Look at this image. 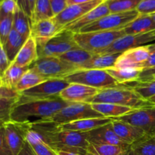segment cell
<instances>
[{"instance_id":"1","label":"cell","mask_w":155,"mask_h":155,"mask_svg":"<svg viewBox=\"0 0 155 155\" xmlns=\"http://www.w3.org/2000/svg\"><path fill=\"white\" fill-rule=\"evenodd\" d=\"M69 104L60 97L36 101H22L18 98L12 108L10 120L29 124L46 122Z\"/></svg>"},{"instance_id":"2","label":"cell","mask_w":155,"mask_h":155,"mask_svg":"<svg viewBox=\"0 0 155 155\" xmlns=\"http://www.w3.org/2000/svg\"><path fill=\"white\" fill-rule=\"evenodd\" d=\"M89 103H110L132 109L155 106L148 100L142 98L133 88L127 84L101 89Z\"/></svg>"},{"instance_id":"3","label":"cell","mask_w":155,"mask_h":155,"mask_svg":"<svg viewBox=\"0 0 155 155\" xmlns=\"http://www.w3.org/2000/svg\"><path fill=\"white\" fill-rule=\"evenodd\" d=\"M125 35L124 30L96 31L74 33V39L80 48L94 54H98Z\"/></svg>"},{"instance_id":"4","label":"cell","mask_w":155,"mask_h":155,"mask_svg":"<svg viewBox=\"0 0 155 155\" xmlns=\"http://www.w3.org/2000/svg\"><path fill=\"white\" fill-rule=\"evenodd\" d=\"M64 79L69 83L85 85L99 90L120 86L106 70H79Z\"/></svg>"},{"instance_id":"5","label":"cell","mask_w":155,"mask_h":155,"mask_svg":"<svg viewBox=\"0 0 155 155\" xmlns=\"http://www.w3.org/2000/svg\"><path fill=\"white\" fill-rule=\"evenodd\" d=\"M30 68L46 80L64 79L69 74L80 70L58 57L39 58Z\"/></svg>"},{"instance_id":"6","label":"cell","mask_w":155,"mask_h":155,"mask_svg":"<svg viewBox=\"0 0 155 155\" xmlns=\"http://www.w3.org/2000/svg\"><path fill=\"white\" fill-rule=\"evenodd\" d=\"M139 15L136 10L122 13H110L92 24L86 26L79 33L96 31H114L124 30Z\"/></svg>"},{"instance_id":"7","label":"cell","mask_w":155,"mask_h":155,"mask_svg":"<svg viewBox=\"0 0 155 155\" xmlns=\"http://www.w3.org/2000/svg\"><path fill=\"white\" fill-rule=\"evenodd\" d=\"M70 83L64 79H50L43 83L20 92L18 99L22 101H36L59 98L60 94Z\"/></svg>"},{"instance_id":"8","label":"cell","mask_w":155,"mask_h":155,"mask_svg":"<svg viewBox=\"0 0 155 155\" xmlns=\"http://www.w3.org/2000/svg\"><path fill=\"white\" fill-rule=\"evenodd\" d=\"M37 48L39 58H59L62 54L80 47L74 39V33L68 30H62L46 43Z\"/></svg>"},{"instance_id":"9","label":"cell","mask_w":155,"mask_h":155,"mask_svg":"<svg viewBox=\"0 0 155 155\" xmlns=\"http://www.w3.org/2000/svg\"><path fill=\"white\" fill-rule=\"evenodd\" d=\"M98 117H104L95 111L89 103L75 102L70 103L66 107H63L49 121L61 125L80 120Z\"/></svg>"},{"instance_id":"10","label":"cell","mask_w":155,"mask_h":155,"mask_svg":"<svg viewBox=\"0 0 155 155\" xmlns=\"http://www.w3.org/2000/svg\"><path fill=\"white\" fill-rule=\"evenodd\" d=\"M114 119L139 127L148 135H154L155 133V106L134 109L124 116Z\"/></svg>"},{"instance_id":"11","label":"cell","mask_w":155,"mask_h":155,"mask_svg":"<svg viewBox=\"0 0 155 155\" xmlns=\"http://www.w3.org/2000/svg\"><path fill=\"white\" fill-rule=\"evenodd\" d=\"M153 41H155V30L139 34L125 35L117 39L110 46L98 54L122 53L130 48L142 46Z\"/></svg>"},{"instance_id":"12","label":"cell","mask_w":155,"mask_h":155,"mask_svg":"<svg viewBox=\"0 0 155 155\" xmlns=\"http://www.w3.org/2000/svg\"><path fill=\"white\" fill-rule=\"evenodd\" d=\"M104 0H95V1L89 2L82 4H75L68 5L66 8L62 11L60 14L54 16L53 20L55 22L56 25L61 31L64 27H66L68 24L77 21L79 18L83 17L91 10L95 8Z\"/></svg>"},{"instance_id":"13","label":"cell","mask_w":155,"mask_h":155,"mask_svg":"<svg viewBox=\"0 0 155 155\" xmlns=\"http://www.w3.org/2000/svg\"><path fill=\"white\" fill-rule=\"evenodd\" d=\"M6 142L13 155H18L26 141L29 124L8 120L4 124Z\"/></svg>"},{"instance_id":"14","label":"cell","mask_w":155,"mask_h":155,"mask_svg":"<svg viewBox=\"0 0 155 155\" xmlns=\"http://www.w3.org/2000/svg\"><path fill=\"white\" fill-rule=\"evenodd\" d=\"M150 54L149 45L130 48L120 54L115 63L114 68H139L148 58Z\"/></svg>"},{"instance_id":"15","label":"cell","mask_w":155,"mask_h":155,"mask_svg":"<svg viewBox=\"0 0 155 155\" xmlns=\"http://www.w3.org/2000/svg\"><path fill=\"white\" fill-rule=\"evenodd\" d=\"M110 123L87 132L86 136L88 142L89 143L98 145H113L127 148H130L131 145L127 143L118 137L113 130Z\"/></svg>"},{"instance_id":"16","label":"cell","mask_w":155,"mask_h":155,"mask_svg":"<svg viewBox=\"0 0 155 155\" xmlns=\"http://www.w3.org/2000/svg\"><path fill=\"white\" fill-rule=\"evenodd\" d=\"M99 89L78 83H70L60 94V98L70 103L89 101L98 94Z\"/></svg>"},{"instance_id":"17","label":"cell","mask_w":155,"mask_h":155,"mask_svg":"<svg viewBox=\"0 0 155 155\" xmlns=\"http://www.w3.org/2000/svg\"><path fill=\"white\" fill-rule=\"evenodd\" d=\"M61 32L53 18L42 20L32 24L30 36L36 40L37 47L42 46Z\"/></svg>"},{"instance_id":"18","label":"cell","mask_w":155,"mask_h":155,"mask_svg":"<svg viewBox=\"0 0 155 155\" xmlns=\"http://www.w3.org/2000/svg\"><path fill=\"white\" fill-rule=\"evenodd\" d=\"M110 124L118 137L130 145L148 136V134L139 127H135L119 120L112 119Z\"/></svg>"},{"instance_id":"19","label":"cell","mask_w":155,"mask_h":155,"mask_svg":"<svg viewBox=\"0 0 155 155\" xmlns=\"http://www.w3.org/2000/svg\"><path fill=\"white\" fill-rule=\"evenodd\" d=\"M110 13V12L109 11L108 7H107L105 2L104 1L99 5L95 7V8L91 10L88 13H86V15L79 18L78 20L68 24L66 27H64L63 30H68L74 33H77L84 27L92 24L102 17L109 15Z\"/></svg>"},{"instance_id":"20","label":"cell","mask_w":155,"mask_h":155,"mask_svg":"<svg viewBox=\"0 0 155 155\" xmlns=\"http://www.w3.org/2000/svg\"><path fill=\"white\" fill-rule=\"evenodd\" d=\"M111 118L98 117V118H87V119L80 120L68 124L58 125V129L61 130H70V131L87 133L100 127L110 124Z\"/></svg>"},{"instance_id":"21","label":"cell","mask_w":155,"mask_h":155,"mask_svg":"<svg viewBox=\"0 0 155 155\" xmlns=\"http://www.w3.org/2000/svg\"><path fill=\"white\" fill-rule=\"evenodd\" d=\"M38 58L37 44L36 40L30 36L12 64L23 68H30Z\"/></svg>"},{"instance_id":"22","label":"cell","mask_w":155,"mask_h":155,"mask_svg":"<svg viewBox=\"0 0 155 155\" xmlns=\"http://www.w3.org/2000/svg\"><path fill=\"white\" fill-rule=\"evenodd\" d=\"M120 54H94L93 57L82 67L81 70H107L113 68Z\"/></svg>"},{"instance_id":"23","label":"cell","mask_w":155,"mask_h":155,"mask_svg":"<svg viewBox=\"0 0 155 155\" xmlns=\"http://www.w3.org/2000/svg\"><path fill=\"white\" fill-rule=\"evenodd\" d=\"M155 30V24L151 15H141L124 29L126 35L147 33Z\"/></svg>"},{"instance_id":"24","label":"cell","mask_w":155,"mask_h":155,"mask_svg":"<svg viewBox=\"0 0 155 155\" xmlns=\"http://www.w3.org/2000/svg\"><path fill=\"white\" fill-rule=\"evenodd\" d=\"M27 39L28 38L22 36L16 30L12 29L5 42L3 44V48H4L5 51L11 64L14 61Z\"/></svg>"},{"instance_id":"25","label":"cell","mask_w":155,"mask_h":155,"mask_svg":"<svg viewBox=\"0 0 155 155\" xmlns=\"http://www.w3.org/2000/svg\"><path fill=\"white\" fill-rule=\"evenodd\" d=\"M92 108L107 118H117L130 113L134 109L110 103H89Z\"/></svg>"},{"instance_id":"26","label":"cell","mask_w":155,"mask_h":155,"mask_svg":"<svg viewBox=\"0 0 155 155\" xmlns=\"http://www.w3.org/2000/svg\"><path fill=\"white\" fill-rule=\"evenodd\" d=\"M107 72L120 85L130 84L138 81L142 70L139 68H109Z\"/></svg>"},{"instance_id":"27","label":"cell","mask_w":155,"mask_h":155,"mask_svg":"<svg viewBox=\"0 0 155 155\" xmlns=\"http://www.w3.org/2000/svg\"><path fill=\"white\" fill-rule=\"evenodd\" d=\"M30 68H23L11 64L10 66L2 74L0 77V86L15 89L22 76Z\"/></svg>"},{"instance_id":"28","label":"cell","mask_w":155,"mask_h":155,"mask_svg":"<svg viewBox=\"0 0 155 155\" xmlns=\"http://www.w3.org/2000/svg\"><path fill=\"white\" fill-rule=\"evenodd\" d=\"M94 55V53L86 51L81 48L73 49L60 56V58L64 61L74 65L81 70L82 67L87 63Z\"/></svg>"},{"instance_id":"29","label":"cell","mask_w":155,"mask_h":155,"mask_svg":"<svg viewBox=\"0 0 155 155\" xmlns=\"http://www.w3.org/2000/svg\"><path fill=\"white\" fill-rule=\"evenodd\" d=\"M45 80H47L46 79L42 77L38 73L30 68L27 70V72L22 76L20 81L16 85L15 90L20 93L43 83Z\"/></svg>"},{"instance_id":"30","label":"cell","mask_w":155,"mask_h":155,"mask_svg":"<svg viewBox=\"0 0 155 155\" xmlns=\"http://www.w3.org/2000/svg\"><path fill=\"white\" fill-rule=\"evenodd\" d=\"M26 141L30 143L37 155H58L57 151L41 140L36 131L30 128L27 130Z\"/></svg>"},{"instance_id":"31","label":"cell","mask_w":155,"mask_h":155,"mask_svg":"<svg viewBox=\"0 0 155 155\" xmlns=\"http://www.w3.org/2000/svg\"><path fill=\"white\" fill-rule=\"evenodd\" d=\"M32 22L28 15L18 8L13 16V29L25 37L29 38L31 33Z\"/></svg>"},{"instance_id":"32","label":"cell","mask_w":155,"mask_h":155,"mask_svg":"<svg viewBox=\"0 0 155 155\" xmlns=\"http://www.w3.org/2000/svg\"><path fill=\"white\" fill-rule=\"evenodd\" d=\"M142 0H104L110 13H122L137 9Z\"/></svg>"},{"instance_id":"33","label":"cell","mask_w":155,"mask_h":155,"mask_svg":"<svg viewBox=\"0 0 155 155\" xmlns=\"http://www.w3.org/2000/svg\"><path fill=\"white\" fill-rule=\"evenodd\" d=\"M54 17L49 0H36L32 17V24L42 20L51 19Z\"/></svg>"},{"instance_id":"34","label":"cell","mask_w":155,"mask_h":155,"mask_svg":"<svg viewBox=\"0 0 155 155\" xmlns=\"http://www.w3.org/2000/svg\"><path fill=\"white\" fill-rule=\"evenodd\" d=\"M131 148L139 155H155V136L148 135L132 144Z\"/></svg>"},{"instance_id":"35","label":"cell","mask_w":155,"mask_h":155,"mask_svg":"<svg viewBox=\"0 0 155 155\" xmlns=\"http://www.w3.org/2000/svg\"><path fill=\"white\" fill-rule=\"evenodd\" d=\"M128 148L113 145H98L89 143L87 150L88 151H90L96 155H121Z\"/></svg>"},{"instance_id":"36","label":"cell","mask_w":155,"mask_h":155,"mask_svg":"<svg viewBox=\"0 0 155 155\" xmlns=\"http://www.w3.org/2000/svg\"><path fill=\"white\" fill-rule=\"evenodd\" d=\"M136 84H127L133 88L144 99H149L155 95V80L149 82H135Z\"/></svg>"},{"instance_id":"37","label":"cell","mask_w":155,"mask_h":155,"mask_svg":"<svg viewBox=\"0 0 155 155\" xmlns=\"http://www.w3.org/2000/svg\"><path fill=\"white\" fill-rule=\"evenodd\" d=\"M18 98H0V119L5 121L10 120L11 113L16 104Z\"/></svg>"},{"instance_id":"38","label":"cell","mask_w":155,"mask_h":155,"mask_svg":"<svg viewBox=\"0 0 155 155\" xmlns=\"http://www.w3.org/2000/svg\"><path fill=\"white\" fill-rule=\"evenodd\" d=\"M13 16L8 15L0 18V42L2 45L13 29Z\"/></svg>"},{"instance_id":"39","label":"cell","mask_w":155,"mask_h":155,"mask_svg":"<svg viewBox=\"0 0 155 155\" xmlns=\"http://www.w3.org/2000/svg\"><path fill=\"white\" fill-rule=\"evenodd\" d=\"M18 8L15 0H2L0 2V18L14 15Z\"/></svg>"},{"instance_id":"40","label":"cell","mask_w":155,"mask_h":155,"mask_svg":"<svg viewBox=\"0 0 155 155\" xmlns=\"http://www.w3.org/2000/svg\"><path fill=\"white\" fill-rule=\"evenodd\" d=\"M136 11L141 15H152L155 13V0H142Z\"/></svg>"},{"instance_id":"41","label":"cell","mask_w":155,"mask_h":155,"mask_svg":"<svg viewBox=\"0 0 155 155\" xmlns=\"http://www.w3.org/2000/svg\"><path fill=\"white\" fill-rule=\"evenodd\" d=\"M0 155H13L6 142L3 126L0 127Z\"/></svg>"},{"instance_id":"42","label":"cell","mask_w":155,"mask_h":155,"mask_svg":"<svg viewBox=\"0 0 155 155\" xmlns=\"http://www.w3.org/2000/svg\"><path fill=\"white\" fill-rule=\"evenodd\" d=\"M54 16L60 14L68 6L66 0H49Z\"/></svg>"},{"instance_id":"43","label":"cell","mask_w":155,"mask_h":155,"mask_svg":"<svg viewBox=\"0 0 155 155\" xmlns=\"http://www.w3.org/2000/svg\"><path fill=\"white\" fill-rule=\"evenodd\" d=\"M150 48V54L148 58L146 61L143 63L142 65V71L145 69H149L155 67V43L149 45Z\"/></svg>"},{"instance_id":"44","label":"cell","mask_w":155,"mask_h":155,"mask_svg":"<svg viewBox=\"0 0 155 155\" xmlns=\"http://www.w3.org/2000/svg\"><path fill=\"white\" fill-rule=\"evenodd\" d=\"M11 62L5 51L3 45L0 43V72L2 73V74L7 70Z\"/></svg>"},{"instance_id":"45","label":"cell","mask_w":155,"mask_h":155,"mask_svg":"<svg viewBox=\"0 0 155 155\" xmlns=\"http://www.w3.org/2000/svg\"><path fill=\"white\" fill-rule=\"evenodd\" d=\"M19 93L17 92L15 89L3 87L0 86V98H18Z\"/></svg>"},{"instance_id":"46","label":"cell","mask_w":155,"mask_h":155,"mask_svg":"<svg viewBox=\"0 0 155 155\" xmlns=\"http://www.w3.org/2000/svg\"><path fill=\"white\" fill-rule=\"evenodd\" d=\"M155 75V67L152 68H149V69H145L142 71L140 74V77L138 81L136 82H145L150 78V77H153Z\"/></svg>"},{"instance_id":"47","label":"cell","mask_w":155,"mask_h":155,"mask_svg":"<svg viewBox=\"0 0 155 155\" xmlns=\"http://www.w3.org/2000/svg\"><path fill=\"white\" fill-rule=\"evenodd\" d=\"M18 155H37V154L34 151V149L32 148L30 143L27 141H25L24 146L21 148V151L18 153Z\"/></svg>"},{"instance_id":"48","label":"cell","mask_w":155,"mask_h":155,"mask_svg":"<svg viewBox=\"0 0 155 155\" xmlns=\"http://www.w3.org/2000/svg\"><path fill=\"white\" fill-rule=\"evenodd\" d=\"M15 1H16L17 4H18V8L21 10H22L23 12H25L28 15L29 18H30V20H31V12H30V7H29L28 0H15Z\"/></svg>"},{"instance_id":"49","label":"cell","mask_w":155,"mask_h":155,"mask_svg":"<svg viewBox=\"0 0 155 155\" xmlns=\"http://www.w3.org/2000/svg\"><path fill=\"white\" fill-rule=\"evenodd\" d=\"M68 5H71L75 4H82V3L89 2L95 1V0H66Z\"/></svg>"},{"instance_id":"50","label":"cell","mask_w":155,"mask_h":155,"mask_svg":"<svg viewBox=\"0 0 155 155\" xmlns=\"http://www.w3.org/2000/svg\"><path fill=\"white\" fill-rule=\"evenodd\" d=\"M36 0H28L29 7H30V12H31V21H32V17H33V11H34L35 5H36Z\"/></svg>"},{"instance_id":"51","label":"cell","mask_w":155,"mask_h":155,"mask_svg":"<svg viewBox=\"0 0 155 155\" xmlns=\"http://www.w3.org/2000/svg\"><path fill=\"white\" fill-rule=\"evenodd\" d=\"M121 155H139V154H136V153L133 151V148H131V146H130V148L127 150V151H124V152Z\"/></svg>"},{"instance_id":"52","label":"cell","mask_w":155,"mask_h":155,"mask_svg":"<svg viewBox=\"0 0 155 155\" xmlns=\"http://www.w3.org/2000/svg\"><path fill=\"white\" fill-rule=\"evenodd\" d=\"M57 153L58 155H79L77 154H74V153H70V152H66V151H57Z\"/></svg>"},{"instance_id":"53","label":"cell","mask_w":155,"mask_h":155,"mask_svg":"<svg viewBox=\"0 0 155 155\" xmlns=\"http://www.w3.org/2000/svg\"><path fill=\"white\" fill-rule=\"evenodd\" d=\"M148 101H150V102H151L152 104H155V95H154V96H152L151 98H150L149 99H148Z\"/></svg>"},{"instance_id":"54","label":"cell","mask_w":155,"mask_h":155,"mask_svg":"<svg viewBox=\"0 0 155 155\" xmlns=\"http://www.w3.org/2000/svg\"><path fill=\"white\" fill-rule=\"evenodd\" d=\"M5 122H7V121L3 120L0 119V127H2V126H4L5 123Z\"/></svg>"},{"instance_id":"55","label":"cell","mask_w":155,"mask_h":155,"mask_svg":"<svg viewBox=\"0 0 155 155\" xmlns=\"http://www.w3.org/2000/svg\"><path fill=\"white\" fill-rule=\"evenodd\" d=\"M152 80H155V75H154V76H153V77H150V78L148 79V80H147V81H145V82H149V81H152ZM142 83H143V82H142Z\"/></svg>"},{"instance_id":"56","label":"cell","mask_w":155,"mask_h":155,"mask_svg":"<svg viewBox=\"0 0 155 155\" xmlns=\"http://www.w3.org/2000/svg\"><path fill=\"white\" fill-rule=\"evenodd\" d=\"M151 15V17H152V19H153V21H154V22L155 24V13L152 14V15Z\"/></svg>"},{"instance_id":"57","label":"cell","mask_w":155,"mask_h":155,"mask_svg":"<svg viewBox=\"0 0 155 155\" xmlns=\"http://www.w3.org/2000/svg\"><path fill=\"white\" fill-rule=\"evenodd\" d=\"M86 155H96V154H93V153L90 152V151H88V152H87V154H86Z\"/></svg>"},{"instance_id":"58","label":"cell","mask_w":155,"mask_h":155,"mask_svg":"<svg viewBox=\"0 0 155 155\" xmlns=\"http://www.w3.org/2000/svg\"><path fill=\"white\" fill-rule=\"evenodd\" d=\"M1 76H2V73L0 72V77H1Z\"/></svg>"},{"instance_id":"59","label":"cell","mask_w":155,"mask_h":155,"mask_svg":"<svg viewBox=\"0 0 155 155\" xmlns=\"http://www.w3.org/2000/svg\"><path fill=\"white\" fill-rule=\"evenodd\" d=\"M154 136H155V133H154Z\"/></svg>"},{"instance_id":"60","label":"cell","mask_w":155,"mask_h":155,"mask_svg":"<svg viewBox=\"0 0 155 155\" xmlns=\"http://www.w3.org/2000/svg\"><path fill=\"white\" fill-rule=\"evenodd\" d=\"M2 1V0H0V2H1Z\"/></svg>"},{"instance_id":"61","label":"cell","mask_w":155,"mask_h":155,"mask_svg":"<svg viewBox=\"0 0 155 155\" xmlns=\"http://www.w3.org/2000/svg\"><path fill=\"white\" fill-rule=\"evenodd\" d=\"M0 43H1V42H0Z\"/></svg>"}]
</instances>
